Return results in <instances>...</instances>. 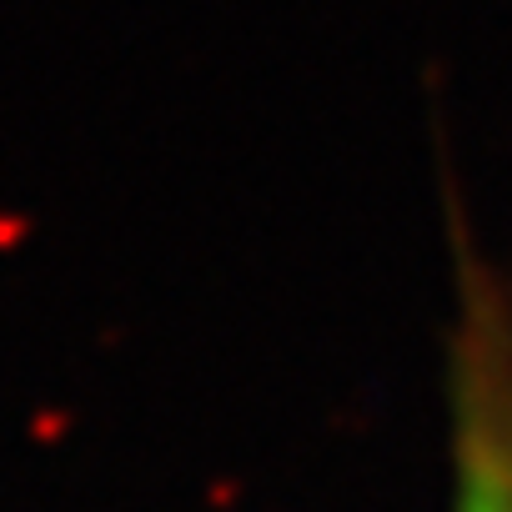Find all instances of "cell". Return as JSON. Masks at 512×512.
<instances>
[{
    "label": "cell",
    "mask_w": 512,
    "mask_h": 512,
    "mask_svg": "<svg viewBox=\"0 0 512 512\" xmlns=\"http://www.w3.org/2000/svg\"><path fill=\"white\" fill-rule=\"evenodd\" d=\"M462 352L492 377V387L502 392V402H507V412H512V322H507V312H502L492 297H482V292L467 297Z\"/></svg>",
    "instance_id": "2"
},
{
    "label": "cell",
    "mask_w": 512,
    "mask_h": 512,
    "mask_svg": "<svg viewBox=\"0 0 512 512\" xmlns=\"http://www.w3.org/2000/svg\"><path fill=\"white\" fill-rule=\"evenodd\" d=\"M452 512H512V412L472 357H457V502Z\"/></svg>",
    "instance_id": "1"
}]
</instances>
